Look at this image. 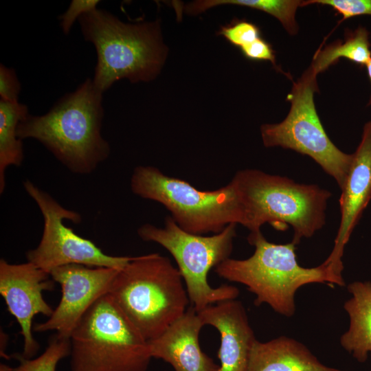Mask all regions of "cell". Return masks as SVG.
I'll return each mask as SVG.
<instances>
[{"instance_id":"3","label":"cell","mask_w":371,"mask_h":371,"mask_svg":"<svg viewBox=\"0 0 371 371\" xmlns=\"http://www.w3.org/2000/svg\"><path fill=\"white\" fill-rule=\"evenodd\" d=\"M232 181L243 210V226L250 232L260 231L265 223L278 230L291 225L294 232L292 243L297 245L326 223L331 193L317 185L297 183L256 169L240 170Z\"/></svg>"},{"instance_id":"12","label":"cell","mask_w":371,"mask_h":371,"mask_svg":"<svg viewBox=\"0 0 371 371\" xmlns=\"http://www.w3.org/2000/svg\"><path fill=\"white\" fill-rule=\"evenodd\" d=\"M54 285L49 273L30 262L12 264L0 260V294L20 326L23 341L21 355L25 358H34L39 350L32 334V321L38 314L52 315L54 308L43 293L52 291Z\"/></svg>"},{"instance_id":"14","label":"cell","mask_w":371,"mask_h":371,"mask_svg":"<svg viewBox=\"0 0 371 371\" xmlns=\"http://www.w3.org/2000/svg\"><path fill=\"white\" fill-rule=\"evenodd\" d=\"M197 313L204 326L210 325L220 333L218 371H246L256 339L242 302L225 300Z\"/></svg>"},{"instance_id":"13","label":"cell","mask_w":371,"mask_h":371,"mask_svg":"<svg viewBox=\"0 0 371 371\" xmlns=\"http://www.w3.org/2000/svg\"><path fill=\"white\" fill-rule=\"evenodd\" d=\"M353 159L339 200L341 219L333 249L322 263L342 277L344 247L364 210L371 200V121L365 124L361 142Z\"/></svg>"},{"instance_id":"4","label":"cell","mask_w":371,"mask_h":371,"mask_svg":"<svg viewBox=\"0 0 371 371\" xmlns=\"http://www.w3.org/2000/svg\"><path fill=\"white\" fill-rule=\"evenodd\" d=\"M109 294L148 341L183 316L190 302L179 271L157 253L133 257Z\"/></svg>"},{"instance_id":"26","label":"cell","mask_w":371,"mask_h":371,"mask_svg":"<svg viewBox=\"0 0 371 371\" xmlns=\"http://www.w3.org/2000/svg\"><path fill=\"white\" fill-rule=\"evenodd\" d=\"M240 50L248 59L269 60L276 66L275 55L271 46L260 37L243 46Z\"/></svg>"},{"instance_id":"17","label":"cell","mask_w":371,"mask_h":371,"mask_svg":"<svg viewBox=\"0 0 371 371\" xmlns=\"http://www.w3.org/2000/svg\"><path fill=\"white\" fill-rule=\"evenodd\" d=\"M352 297L344 306L350 318L348 330L340 338L341 346L363 363L371 352V282H354L348 286Z\"/></svg>"},{"instance_id":"15","label":"cell","mask_w":371,"mask_h":371,"mask_svg":"<svg viewBox=\"0 0 371 371\" xmlns=\"http://www.w3.org/2000/svg\"><path fill=\"white\" fill-rule=\"evenodd\" d=\"M203 326L191 306L160 336L148 341L152 358L164 360L175 371H218L219 366L200 347L199 337Z\"/></svg>"},{"instance_id":"23","label":"cell","mask_w":371,"mask_h":371,"mask_svg":"<svg viewBox=\"0 0 371 371\" xmlns=\"http://www.w3.org/2000/svg\"><path fill=\"white\" fill-rule=\"evenodd\" d=\"M319 3L333 7L343 16V19L359 15H371V0H310L302 1V5Z\"/></svg>"},{"instance_id":"7","label":"cell","mask_w":371,"mask_h":371,"mask_svg":"<svg viewBox=\"0 0 371 371\" xmlns=\"http://www.w3.org/2000/svg\"><path fill=\"white\" fill-rule=\"evenodd\" d=\"M137 196L163 205L183 230L193 234H217L231 223L243 225L244 214L234 183L201 190L170 177L153 166H137L130 182Z\"/></svg>"},{"instance_id":"5","label":"cell","mask_w":371,"mask_h":371,"mask_svg":"<svg viewBox=\"0 0 371 371\" xmlns=\"http://www.w3.org/2000/svg\"><path fill=\"white\" fill-rule=\"evenodd\" d=\"M247 241L255 247L251 256L245 260L229 258L214 271L225 280L246 286L256 295L257 306L267 304L276 313L291 317L295 311V294L300 287L310 283L345 284L342 277L322 264L312 268L301 267L292 242L270 243L261 231L250 232Z\"/></svg>"},{"instance_id":"24","label":"cell","mask_w":371,"mask_h":371,"mask_svg":"<svg viewBox=\"0 0 371 371\" xmlns=\"http://www.w3.org/2000/svg\"><path fill=\"white\" fill-rule=\"evenodd\" d=\"M98 0H73L66 12L58 16L60 27L65 34H68L76 19L84 14L97 9Z\"/></svg>"},{"instance_id":"27","label":"cell","mask_w":371,"mask_h":371,"mask_svg":"<svg viewBox=\"0 0 371 371\" xmlns=\"http://www.w3.org/2000/svg\"><path fill=\"white\" fill-rule=\"evenodd\" d=\"M366 67L367 68V71H368V76H369L370 80L371 81V60L368 62V63L366 65ZM368 104H371V97H370V101L368 102Z\"/></svg>"},{"instance_id":"6","label":"cell","mask_w":371,"mask_h":371,"mask_svg":"<svg viewBox=\"0 0 371 371\" xmlns=\"http://www.w3.org/2000/svg\"><path fill=\"white\" fill-rule=\"evenodd\" d=\"M71 371H146L148 341L109 293L98 300L70 336Z\"/></svg>"},{"instance_id":"20","label":"cell","mask_w":371,"mask_h":371,"mask_svg":"<svg viewBox=\"0 0 371 371\" xmlns=\"http://www.w3.org/2000/svg\"><path fill=\"white\" fill-rule=\"evenodd\" d=\"M370 46L368 30L364 27H359L346 38V41L333 43L316 53L311 67L316 74H318L336 63L340 58L366 65L371 60Z\"/></svg>"},{"instance_id":"2","label":"cell","mask_w":371,"mask_h":371,"mask_svg":"<svg viewBox=\"0 0 371 371\" xmlns=\"http://www.w3.org/2000/svg\"><path fill=\"white\" fill-rule=\"evenodd\" d=\"M86 41L96 50L93 82L104 93L116 81L149 82L161 72L168 49L159 20L124 23L104 10L95 9L79 19Z\"/></svg>"},{"instance_id":"21","label":"cell","mask_w":371,"mask_h":371,"mask_svg":"<svg viewBox=\"0 0 371 371\" xmlns=\"http://www.w3.org/2000/svg\"><path fill=\"white\" fill-rule=\"evenodd\" d=\"M70 352V338L54 333L41 355L28 359L21 354L16 353L13 358L19 363L15 366L1 363L0 371H56L58 362L69 356Z\"/></svg>"},{"instance_id":"16","label":"cell","mask_w":371,"mask_h":371,"mask_svg":"<svg viewBox=\"0 0 371 371\" xmlns=\"http://www.w3.org/2000/svg\"><path fill=\"white\" fill-rule=\"evenodd\" d=\"M246 371H346L323 364L303 344L281 336L267 342L257 339Z\"/></svg>"},{"instance_id":"10","label":"cell","mask_w":371,"mask_h":371,"mask_svg":"<svg viewBox=\"0 0 371 371\" xmlns=\"http://www.w3.org/2000/svg\"><path fill=\"white\" fill-rule=\"evenodd\" d=\"M23 187L37 204L44 221L38 245L26 252L28 262L49 273L57 267L71 264L122 269L132 259L105 254L91 240L78 236L64 224V220L80 223L79 213L65 208L30 180L24 181Z\"/></svg>"},{"instance_id":"19","label":"cell","mask_w":371,"mask_h":371,"mask_svg":"<svg viewBox=\"0 0 371 371\" xmlns=\"http://www.w3.org/2000/svg\"><path fill=\"white\" fill-rule=\"evenodd\" d=\"M302 3L299 0H199L188 3L185 11L189 15H197L220 5L246 6L273 16L290 34L295 35L298 30L295 13Z\"/></svg>"},{"instance_id":"11","label":"cell","mask_w":371,"mask_h":371,"mask_svg":"<svg viewBox=\"0 0 371 371\" xmlns=\"http://www.w3.org/2000/svg\"><path fill=\"white\" fill-rule=\"evenodd\" d=\"M120 269L71 264L51 271V278L60 286L61 298L52 315L45 322L36 324L33 330L55 331L70 338L89 309L109 293Z\"/></svg>"},{"instance_id":"18","label":"cell","mask_w":371,"mask_h":371,"mask_svg":"<svg viewBox=\"0 0 371 371\" xmlns=\"http://www.w3.org/2000/svg\"><path fill=\"white\" fill-rule=\"evenodd\" d=\"M29 115L26 105L0 100V193L5 186V170L20 166L24 159L22 139L16 135L21 120Z\"/></svg>"},{"instance_id":"8","label":"cell","mask_w":371,"mask_h":371,"mask_svg":"<svg viewBox=\"0 0 371 371\" xmlns=\"http://www.w3.org/2000/svg\"><path fill=\"white\" fill-rule=\"evenodd\" d=\"M236 225L231 223L219 233L206 236L183 230L168 216L164 227L145 223L138 228L137 234L144 241L160 245L172 256L190 302L199 312L210 305L235 300L239 295L236 286L223 284L212 287L207 282L210 270L229 258Z\"/></svg>"},{"instance_id":"25","label":"cell","mask_w":371,"mask_h":371,"mask_svg":"<svg viewBox=\"0 0 371 371\" xmlns=\"http://www.w3.org/2000/svg\"><path fill=\"white\" fill-rule=\"evenodd\" d=\"M21 84L14 69L0 65V96L1 100L18 103Z\"/></svg>"},{"instance_id":"9","label":"cell","mask_w":371,"mask_h":371,"mask_svg":"<svg viewBox=\"0 0 371 371\" xmlns=\"http://www.w3.org/2000/svg\"><path fill=\"white\" fill-rule=\"evenodd\" d=\"M317 75L311 67L303 73L288 95L291 109L287 116L280 123L262 124L261 137L265 147L280 146L308 155L341 190L353 154L339 150L320 122L314 102V93L318 90Z\"/></svg>"},{"instance_id":"1","label":"cell","mask_w":371,"mask_h":371,"mask_svg":"<svg viewBox=\"0 0 371 371\" xmlns=\"http://www.w3.org/2000/svg\"><path fill=\"white\" fill-rule=\"evenodd\" d=\"M102 92L87 78L73 92L60 98L42 115H28L20 122L16 135L41 143L69 171L92 173L109 156L102 137Z\"/></svg>"},{"instance_id":"22","label":"cell","mask_w":371,"mask_h":371,"mask_svg":"<svg viewBox=\"0 0 371 371\" xmlns=\"http://www.w3.org/2000/svg\"><path fill=\"white\" fill-rule=\"evenodd\" d=\"M217 34L240 48L260 38V30L257 25L247 21H233L221 26Z\"/></svg>"},{"instance_id":"28","label":"cell","mask_w":371,"mask_h":371,"mask_svg":"<svg viewBox=\"0 0 371 371\" xmlns=\"http://www.w3.org/2000/svg\"><path fill=\"white\" fill-rule=\"evenodd\" d=\"M370 356H371V352H370Z\"/></svg>"}]
</instances>
